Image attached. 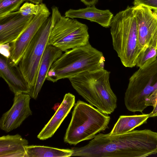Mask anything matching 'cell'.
Returning <instances> with one entry per match:
<instances>
[{
  "instance_id": "6da1fadb",
  "label": "cell",
  "mask_w": 157,
  "mask_h": 157,
  "mask_svg": "<svg viewBox=\"0 0 157 157\" xmlns=\"http://www.w3.org/2000/svg\"><path fill=\"white\" fill-rule=\"evenodd\" d=\"M110 73L103 68L83 72L68 79L79 95L101 112L108 115L117 108V100L111 88Z\"/></svg>"
},
{
  "instance_id": "7a4b0ae2",
  "label": "cell",
  "mask_w": 157,
  "mask_h": 157,
  "mask_svg": "<svg viewBox=\"0 0 157 157\" xmlns=\"http://www.w3.org/2000/svg\"><path fill=\"white\" fill-rule=\"evenodd\" d=\"M105 61L102 53L89 42L63 53L52 65L46 79L55 82L83 72L104 68Z\"/></svg>"
},
{
  "instance_id": "3957f363",
  "label": "cell",
  "mask_w": 157,
  "mask_h": 157,
  "mask_svg": "<svg viewBox=\"0 0 157 157\" xmlns=\"http://www.w3.org/2000/svg\"><path fill=\"white\" fill-rule=\"evenodd\" d=\"M110 27L113 48L122 63L126 67H135L141 50L134 6H128L113 16Z\"/></svg>"
},
{
  "instance_id": "277c9868",
  "label": "cell",
  "mask_w": 157,
  "mask_h": 157,
  "mask_svg": "<svg viewBox=\"0 0 157 157\" xmlns=\"http://www.w3.org/2000/svg\"><path fill=\"white\" fill-rule=\"evenodd\" d=\"M110 117L80 100L75 105L71 121L64 137V142L76 145L93 139L96 134L108 128Z\"/></svg>"
},
{
  "instance_id": "5b68a950",
  "label": "cell",
  "mask_w": 157,
  "mask_h": 157,
  "mask_svg": "<svg viewBox=\"0 0 157 157\" xmlns=\"http://www.w3.org/2000/svg\"><path fill=\"white\" fill-rule=\"evenodd\" d=\"M52 15L44 23L32 40L18 64L20 69L31 89L36 80L38 69L49 36L56 21L61 14L53 6Z\"/></svg>"
},
{
  "instance_id": "8992f818",
  "label": "cell",
  "mask_w": 157,
  "mask_h": 157,
  "mask_svg": "<svg viewBox=\"0 0 157 157\" xmlns=\"http://www.w3.org/2000/svg\"><path fill=\"white\" fill-rule=\"evenodd\" d=\"M157 89V58L145 68H139L129 79L125 93L126 108L142 113L147 107L146 100Z\"/></svg>"
},
{
  "instance_id": "52a82bcc",
  "label": "cell",
  "mask_w": 157,
  "mask_h": 157,
  "mask_svg": "<svg viewBox=\"0 0 157 157\" xmlns=\"http://www.w3.org/2000/svg\"><path fill=\"white\" fill-rule=\"evenodd\" d=\"M88 30L86 24L61 14L52 28L48 44L63 52L85 45L89 42Z\"/></svg>"
},
{
  "instance_id": "ba28073f",
  "label": "cell",
  "mask_w": 157,
  "mask_h": 157,
  "mask_svg": "<svg viewBox=\"0 0 157 157\" xmlns=\"http://www.w3.org/2000/svg\"><path fill=\"white\" fill-rule=\"evenodd\" d=\"M50 14L51 13L45 4L42 2L39 4L38 13L34 16L27 28L17 40L10 44L9 59L13 64L18 65L32 40Z\"/></svg>"
},
{
  "instance_id": "9c48e42d",
  "label": "cell",
  "mask_w": 157,
  "mask_h": 157,
  "mask_svg": "<svg viewBox=\"0 0 157 157\" xmlns=\"http://www.w3.org/2000/svg\"><path fill=\"white\" fill-rule=\"evenodd\" d=\"M133 6L140 50L146 46L157 49V13L143 6Z\"/></svg>"
},
{
  "instance_id": "30bf717a",
  "label": "cell",
  "mask_w": 157,
  "mask_h": 157,
  "mask_svg": "<svg viewBox=\"0 0 157 157\" xmlns=\"http://www.w3.org/2000/svg\"><path fill=\"white\" fill-rule=\"evenodd\" d=\"M30 95L27 94H15L13 105L0 119V128L6 132L19 127L23 121L32 114L29 106Z\"/></svg>"
},
{
  "instance_id": "8fae6325",
  "label": "cell",
  "mask_w": 157,
  "mask_h": 157,
  "mask_svg": "<svg viewBox=\"0 0 157 157\" xmlns=\"http://www.w3.org/2000/svg\"><path fill=\"white\" fill-rule=\"evenodd\" d=\"M34 15L24 16L17 11L0 20V45L11 43L27 28Z\"/></svg>"
},
{
  "instance_id": "7c38bea8",
  "label": "cell",
  "mask_w": 157,
  "mask_h": 157,
  "mask_svg": "<svg viewBox=\"0 0 157 157\" xmlns=\"http://www.w3.org/2000/svg\"><path fill=\"white\" fill-rule=\"evenodd\" d=\"M0 75L14 94H29L31 88L18 65L13 64L9 58L2 55L0 58Z\"/></svg>"
},
{
  "instance_id": "4fadbf2b",
  "label": "cell",
  "mask_w": 157,
  "mask_h": 157,
  "mask_svg": "<svg viewBox=\"0 0 157 157\" xmlns=\"http://www.w3.org/2000/svg\"><path fill=\"white\" fill-rule=\"evenodd\" d=\"M75 102V97L74 95L70 93L66 94L58 109L37 137L42 140L51 137L74 105Z\"/></svg>"
},
{
  "instance_id": "5bb4252c",
  "label": "cell",
  "mask_w": 157,
  "mask_h": 157,
  "mask_svg": "<svg viewBox=\"0 0 157 157\" xmlns=\"http://www.w3.org/2000/svg\"><path fill=\"white\" fill-rule=\"evenodd\" d=\"M59 48L47 44L41 58L35 83L29 94L36 99L46 79L47 74L53 63L63 53Z\"/></svg>"
},
{
  "instance_id": "9a60e30c",
  "label": "cell",
  "mask_w": 157,
  "mask_h": 157,
  "mask_svg": "<svg viewBox=\"0 0 157 157\" xmlns=\"http://www.w3.org/2000/svg\"><path fill=\"white\" fill-rule=\"evenodd\" d=\"M64 16L72 19H86L108 28L110 27L113 15L109 10H100L93 5L77 10L70 9L65 12Z\"/></svg>"
},
{
  "instance_id": "2e32d148",
  "label": "cell",
  "mask_w": 157,
  "mask_h": 157,
  "mask_svg": "<svg viewBox=\"0 0 157 157\" xmlns=\"http://www.w3.org/2000/svg\"><path fill=\"white\" fill-rule=\"evenodd\" d=\"M28 141L19 134L0 137V157H26Z\"/></svg>"
},
{
  "instance_id": "e0dca14e",
  "label": "cell",
  "mask_w": 157,
  "mask_h": 157,
  "mask_svg": "<svg viewBox=\"0 0 157 157\" xmlns=\"http://www.w3.org/2000/svg\"><path fill=\"white\" fill-rule=\"evenodd\" d=\"M149 118V114L121 116L109 134L119 135L131 131L136 127L146 123Z\"/></svg>"
},
{
  "instance_id": "ac0fdd59",
  "label": "cell",
  "mask_w": 157,
  "mask_h": 157,
  "mask_svg": "<svg viewBox=\"0 0 157 157\" xmlns=\"http://www.w3.org/2000/svg\"><path fill=\"white\" fill-rule=\"evenodd\" d=\"M26 157H68L72 156L73 150L61 149L45 146H27Z\"/></svg>"
},
{
  "instance_id": "d6986e66",
  "label": "cell",
  "mask_w": 157,
  "mask_h": 157,
  "mask_svg": "<svg viewBox=\"0 0 157 157\" xmlns=\"http://www.w3.org/2000/svg\"><path fill=\"white\" fill-rule=\"evenodd\" d=\"M157 58V49L151 46H146L141 51L137 58L136 66L140 69L146 67Z\"/></svg>"
},
{
  "instance_id": "ffe728a7",
  "label": "cell",
  "mask_w": 157,
  "mask_h": 157,
  "mask_svg": "<svg viewBox=\"0 0 157 157\" xmlns=\"http://www.w3.org/2000/svg\"><path fill=\"white\" fill-rule=\"evenodd\" d=\"M26 1L27 0H0V20L18 11Z\"/></svg>"
},
{
  "instance_id": "44dd1931",
  "label": "cell",
  "mask_w": 157,
  "mask_h": 157,
  "mask_svg": "<svg viewBox=\"0 0 157 157\" xmlns=\"http://www.w3.org/2000/svg\"><path fill=\"white\" fill-rule=\"evenodd\" d=\"M39 4L26 2L21 6L17 12L24 16L35 15L38 12Z\"/></svg>"
},
{
  "instance_id": "7402d4cb",
  "label": "cell",
  "mask_w": 157,
  "mask_h": 157,
  "mask_svg": "<svg viewBox=\"0 0 157 157\" xmlns=\"http://www.w3.org/2000/svg\"><path fill=\"white\" fill-rule=\"evenodd\" d=\"M133 4L145 6L157 13V0H134Z\"/></svg>"
},
{
  "instance_id": "603a6c76",
  "label": "cell",
  "mask_w": 157,
  "mask_h": 157,
  "mask_svg": "<svg viewBox=\"0 0 157 157\" xmlns=\"http://www.w3.org/2000/svg\"><path fill=\"white\" fill-rule=\"evenodd\" d=\"M157 102V89L151 94L146 100L145 105L154 107Z\"/></svg>"
},
{
  "instance_id": "cb8c5ba5",
  "label": "cell",
  "mask_w": 157,
  "mask_h": 157,
  "mask_svg": "<svg viewBox=\"0 0 157 157\" xmlns=\"http://www.w3.org/2000/svg\"><path fill=\"white\" fill-rule=\"evenodd\" d=\"M0 46V52L1 55L9 58L10 56L11 47L10 44L7 43Z\"/></svg>"
},
{
  "instance_id": "d4e9b609",
  "label": "cell",
  "mask_w": 157,
  "mask_h": 157,
  "mask_svg": "<svg viewBox=\"0 0 157 157\" xmlns=\"http://www.w3.org/2000/svg\"><path fill=\"white\" fill-rule=\"evenodd\" d=\"M84 4L87 6L95 5L98 2V0H80Z\"/></svg>"
},
{
  "instance_id": "484cf974",
  "label": "cell",
  "mask_w": 157,
  "mask_h": 157,
  "mask_svg": "<svg viewBox=\"0 0 157 157\" xmlns=\"http://www.w3.org/2000/svg\"><path fill=\"white\" fill-rule=\"evenodd\" d=\"M157 116V102L154 107L152 111L149 114V117Z\"/></svg>"
},
{
  "instance_id": "4316f807",
  "label": "cell",
  "mask_w": 157,
  "mask_h": 157,
  "mask_svg": "<svg viewBox=\"0 0 157 157\" xmlns=\"http://www.w3.org/2000/svg\"><path fill=\"white\" fill-rule=\"evenodd\" d=\"M43 0H27V1L37 4H40L42 2Z\"/></svg>"
}]
</instances>
